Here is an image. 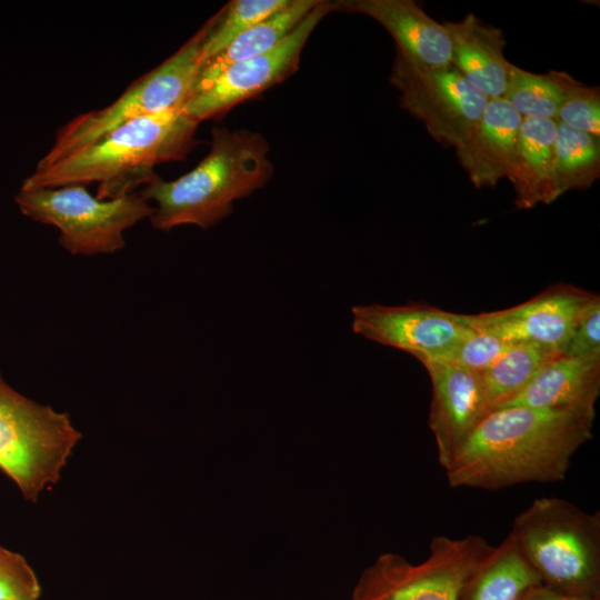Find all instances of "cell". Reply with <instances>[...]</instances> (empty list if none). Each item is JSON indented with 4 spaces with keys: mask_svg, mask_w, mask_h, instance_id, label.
Instances as JSON below:
<instances>
[{
    "mask_svg": "<svg viewBox=\"0 0 600 600\" xmlns=\"http://www.w3.org/2000/svg\"><path fill=\"white\" fill-rule=\"evenodd\" d=\"M81 433L69 416L10 387L0 373V470L37 501L57 483Z\"/></svg>",
    "mask_w": 600,
    "mask_h": 600,
    "instance_id": "5b68a950",
    "label": "cell"
},
{
    "mask_svg": "<svg viewBox=\"0 0 600 600\" xmlns=\"http://www.w3.org/2000/svg\"><path fill=\"white\" fill-rule=\"evenodd\" d=\"M522 117L503 98L489 99L468 142L457 151L476 188L494 187L512 171Z\"/></svg>",
    "mask_w": 600,
    "mask_h": 600,
    "instance_id": "9a60e30c",
    "label": "cell"
},
{
    "mask_svg": "<svg viewBox=\"0 0 600 600\" xmlns=\"http://www.w3.org/2000/svg\"><path fill=\"white\" fill-rule=\"evenodd\" d=\"M556 124L551 119L522 118L516 161L508 179L514 204L531 209L558 199L554 180Z\"/></svg>",
    "mask_w": 600,
    "mask_h": 600,
    "instance_id": "ac0fdd59",
    "label": "cell"
},
{
    "mask_svg": "<svg viewBox=\"0 0 600 600\" xmlns=\"http://www.w3.org/2000/svg\"><path fill=\"white\" fill-rule=\"evenodd\" d=\"M517 600H600V599L564 594L542 583H539L526 590Z\"/></svg>",
    "mask_w": 600,
    "mask_h": 600,
    "instance_id": "f1b7e54d",
    "label": "cell"
},
{
    "mask_svg": "<svg viewBox=\"0 0 600 600\" xmlns=\"http://www.w3.org/2000/svg\"><path fill=\"white\" fill-rule=\"evenodd\" d=\"M491 549L477 534L437 536L429 556L418 564L398 553H383L362 571L351 600H458Z\"/></svg>",
    "mask_w": 600,
    "mask_h": 600,
    "instance_id": "ba28073f",
    "label": "cell"
},
{
    "mask_svg": "<svg viewBox=\"0 0 600 600\" xmlns=\"http://www.w3.org/2000/svg\"><path fill=\"white\" fill-rule=\"evenodd\" d=\"M198 124L183 106L133 119L51 164H37L20 189L96 182L100 200L133 193L159 178L156 166L186 159L199 142Z\"/></svg>",
    "mask_w": 600,
    "mask_h": 600,
    "instance_id": "7a4b0ae2",
    "label": "cell"
},
{
    "mask_svg": "<svg viewBox=\"0 0 600 600\" xmlns=\"http://www.w3.org/2000/svg\"><path fill=\"white\" fill-rule=\"evenodd\" d=\"M443 26L450 40V64L488 99L503 98L513 66L503 54V32L472 13Z\"/></svg>",
    "mask_w": 600,
    "mask_h": 600,
    "instance_id": "e0dca14e",
    "label": "cell"
},
{
    "mask_svg": "<svg viewBox=\"0 0 600 600\" xmlns=\"http://www.w3.org/2000/svg\"><path fill=\"white\" fill-rule=\"evenodd\" d=\"M390 82L401 93V108L422 121L434 140L456 150L471 138L489 100L452 64L426 67L397 50Z\"/></svg>",
    "mask_w": 600,
    "mask_h": 600,
    "instance_id": "9c48e42d",
    "label": "cell"
},
{
    "mask_svg": "<svg viewBox=\"0 0 600 600\" xmlns=\"http://www.w3.org/2000/svg\"><path fill=\"white\" fill-rule=\"evenodd\" d=\"M270 146L259 132L214 127L210 150L191 171L172 181L160 178L139 193L157 203L154 229L183 224L208 229L228 217L233 202L262 188L273 174Z\"/></svg>",
    "mask_w": 600,
    "mask_h": 600,
    "instance_id": "3957f363",
    "label": "cell"
},
{
    "mask_svg": "<svg viewBox=\"0 0 600 600\" xmlns=\"http://www.w3.org/2000/svg\"><path fill=\"white\" fill-rule=\"evenodd\" d=\"M289 2L290 0H232L228 2L210 18V26L201 47L202 64L204 66L223 51L237 37Z\"/></svg>",
    "mask_w": 600,
    "mask_h": 600,
    "instance_id": "cb8c5ba5",
    "label": "cell"
},
{
    "mask_svg": "<svg viewBox=\"0 0 600 600\" xmlns=\"http://www.w3.org/2000/svg\"><path fill=\"white\" fill-rule=\"evenodd\" d=\"M556 122L600 137V88L569 77Z\"/></svg>",
    "mask_w": 600,
    "mask_h": 600,
    "instance_id": "d4e9b609",
    "label": "cell"
},
{
    "mask_svg": "<svg viewBox=\"0 0 600 600\" xmlns=\"http://www.w3.org/2000/svg\"><path fill=\"white\" fill-rule=\"evenodd\" d=\"M600 176V137L556 124L554 180L558 198L588 189Z\"/></svg>",
    "mask_w": 600,
    "mask_h": 600,
    "instance_id": "7402d4cb",
    "label": "cell"
},
{
    "mask_svg": "<svg viewBox=\"0 0 600 600\" xmlns=\"http://www.w3.org/2000/svg\"><path fill=\"white\" fill-rule=\"evenodd\" d=\"M598 297L568 283H554L511 308L467 314L469 326L507 342H533L562 351L581 314Z\"/></svg>",
    "mask_w": 600,
    "mask_h": 600,
    "instance_id": "7c38bea8",
    "label": "cell"
},
{
    "mask_svg": "<svg viewBox=\"0 0 600 600\" xmlns=\"http://www.w3.org/2000/svg\"><path fill=\"white\" fill-rule=\"evenodd\" d=\"M596 416L572 410L504 407L479 422L444 469L451 488L500 490L562 481L592 438Z\"/></svg>",
    "mask_w": 600,
    "mask_h": 600,
    "instance_id": "6da1fadb",
    "label": "cell"
},
{
    "mask_svg": "<svg viewBox=\"0 0 600 600\" xmlns=\"http://www.w3.org/2000/svg\"><path fill=\"white\" fill-rule=\"evenodd\" d=\"M512 343L486 331L474 330L434 360L476 372L488 369Z\"/></svg>",
    "mask_w": 600,
    "mask_h": 600,
    "instance_id": "484cf974",
    "label": "cell"
},
{
    "mask_svg": "<svg viewBox=\"0 0 600 600\" xmlns=\"http://www.w3.org/2000/svg\"><path fill=\"white\" fill-rule=\"evenodd\" d=\"M570 74L549 71L538 74L512 66L503 99L522 118H541L556 121Z\"/></svg>",
    "mask_w": 600,
    "mask_h": 600,
    "instance_id": "603a6c76",
    "label": "cell"
},
{
    "mask_svg": "<svg viewBox=\"0 0 600 600\" xmlns=\"http://www.w3.org/2000/svg\"><path fill=\"white\" fill-rule=\"evenodd\" d=\"M319 1L290 0L286 7L263 18L237 37L223 51L204 63L196 90L216 78L228 66L266 53L277 47L301 23Z\"/></svg>",
    "mask_w": 600,
    "mask_h": 600,
    "instance_id": "ffe728a7",
    "label": "cell"
},
{
    "mask_svg": "<svg viewBox=\"0 0 600 600\" xmlns=\"http://www.w3.org/2000/svg\"><path fill=\"white\" fill-rule=\"evenodd\" d=\"M599 394L600 357H569L562 353L499 408L521 406L596 416Z\"/></svg>",
    "mask_w": 600,
    "mask_h": 600,
    "instance_id": "2e32d148",
    "label": "cell"
},
{
    "mask_svg": "<svg viewBox=\"0 0 600 600\" xmlns=\"http://www.w3.org/2000/svg\"><path fill=\"white\" fill-rule=\"evenodd\" d=\"M510 534L542 584L600 599V514L558 497H541L518 513Z\"/></svg>",
    "mask_w": 600,
    "mask_h": 600,
    "instance_id": "277c9868",
    "label": "cell"
},
{
    "mask_svg": "<svg viewBox=\"0 0 600 600\" xmlns=\"http://www.w3.org/2000/svg\"><path fill=\"white\" fill-rule=\"evenodd\" d=\"M14 201L23 216L56 227L60 244L73 256L121 250L126 246L123 232L154 212V207L137 191L100 200L81 184L20 189Z\"/></svg>",
    "mask_w": 600,
    "mask_h": 600,
    "instance_id": "52a82bcc",
    "label": "cell"
},
{
    "mask_svg": "<svg viewBox=\"0 0 600 600\" xmlns=\"http://www.w3.org/2000/svg\"><path fill=\"white\" fill-rule=\"evenodd\" d=\"M209 26L210 19L177 52L132 82L111 104L83 112L58 129L52 147L38 166L51 164L128 121L184 106L203 67L200 54Z\"/></svg>",
    "mask_w": 600,
    "mask_h": 600,
    "instance_id": "8992f818",
    "label": "cell"
},
{
    "mask_svg": "<svg viewBox=\"0 0 600 600\" xmlns=\"http://www.w3.org/2000/svg\"><path fill=\"white\" fill-rule=\"evenodd\" d=\"M432 399L428 426L438 461L446 469L472 431L489 413L480 372L440 360H424Z\"/></svg>",
    "mask_w": 600,
    "mask_h": 600,
    "instance_id": "4fadbf2b",
    "label": "cell"
},
{
    "mask_svg": "<svg viewBox=\"0 0 600 600\" xmlns=\"http://www.w3.org/2000/svg\"><path fill=\"white\" fill-rule=\"evenodd\" d=\"M38 578L26 559L0 546V600H38Z\"/></svg>",
    "mask_w": 600,
    "mask_h": 600,
    "instance_id": "4316f807",
    "label": "cell"
},
{
    "mask_svg": "<svg viewBox=\"0 0 600 600\" xmlns=\"http://www.w3.org/2000/svg\"><path fill=\"white\" fill-rule=\"evenodd\" d=\"M352 330L370 341L412 354L420 362L434 360L468 336L467 314L426 303L354 306Z\"/></svg>",
    "mask_w": 600,
    "mask_h": 600,
    "instance_id": "8fae6325",
    "label": "cell"
},
{
    "mask_svg": "<svg viewBox=\"0 0 600 600\" xmlns=\"http://www.w3.org/2000/svg\"><path fill=\"white\" fill-rule=\"evenodd\" d=\"M337 11L361 13L379 22L393 38L396 50L431 68L450 64L446 27L412 0H339Z\"/></svg>",
    "mask_w": 600,
    "mask_h": 600,
    "instance_id": "5bb4252c",
    "label": "cell"
},
{
    "mask_svg": "<svg viewBox=\"0 0 600 600\" xmlns=\"http://www.w3.org/2000/svg\"><path fill=\"white\" fill-rule=\"evenodd\" d=\"M560 354L562 351L539 343H512L481 372L489 412L518 394L546 364Z\"/></svg>",
    "mask_w": 600,
    "mask_h": 600,
    "instance_id": "44dd1931",
    "label": "cell"
},
{
    "mask_svg": "<svg viewBox=\"0 0 600 600\" xmlns=\"http://www.w3.org/2000/svg\"><path fill=\"white\" fill-rule=\"evenodd\" d=\"M336 1L320 0L301 23L277 47L257 57L234 62L199 87L184 103L186 112L199 123L228 112L293 74L303 47Z\"/></svg>",
    "mask_w": 600,
    "mask_h": 600,
    "instance_id": "30bf717a",
    "label": "cell"
},
{
    "mask_svg": "<svg viewBox=\"0 0 600 600\" xmlns=\"http://www.w3.org/2000/svg\"><path fill=\"white\" fill-rule=\"evenodd\" d=\"M542 583L509 533L470 574L458 600H517Z\"/></svg>",
    "mask_w": 600,
    "mask_h": 600,
    "instance_id": "d6986e66",
    "label": "cell"
},
{
    "mask_svg": "<svg viewBox=\"0 0 600 600\" xmlns=\"http://www.w3.org/2000/svg\"><path fill=\"white\" fill-rule=\"evenodd\" d=\"M569 357H600V297L579 318L563 349Z\"/></svg>",
    "mask_w": 600,
    "mask_h": 600,
    "instance_id": "83f0119b",
    "label": "cell"
}]
</instances>
